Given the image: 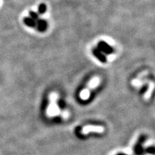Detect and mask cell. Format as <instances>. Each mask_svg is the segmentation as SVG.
Masks as SVG:
<instances>
[{
  "label": "cell",
  "instance_id": "obj_3",
  "mask_svg": "<svg viewBox=\"0 0 155 155\" xmlns=\"http://www.w3.org/2000/svg\"><path fill=\"white\" fill-rule=\"evenodd\" d=\"M99 47H100V50L104 51V52H107V53H111L112 51L111 48V47L108 45H107V44H106L105 42H100Z\"/></svg>",
  "mask_w": 155,
  "mask_h": 155
},
{
  "label": "cell",
  "instance_id": "obj_6",
  "mask_svg": "<svg viewBox=\"0 0 155 155\" xmlns=\"http://www.w3.org/2000/svg\"><path fill=\"white\" fill-rule=\"evenodd\" d=\"M61 114H62V117L64 119H68L69 117V112L67 111H65Z\"/></svg>",
  "mask_w": 155,
  "mask_h": 155
},
{
  "label": "cell",
  "instance_id": "obj_2",
  "mask_svg": "<svg viewBox=\"0 0 155 155\" xmlns=\"http://www.w3.org/2000/svg\"><path fill=\"white\" fill-rule=\"evenodd\" d=\"M91 132L102 133L104 132V128L100 127V126H86L82 129L81 134H86Z\"/></svg>",
  "mask_w": 155,
  "mask_h": 155
},
{
  "label": "cell",
  "instance_id": "obj_4",
  "mask_svg": "<svg viewBox=\"0 0 155 155\" xmlns=\"http://www.w3.org/2000/svg\"><path fill=\"white\" fill-rule=\"evenodd\" d=\"M94 53H95V55H96L97 57H98V58H99L100 60L101 61H105V58H104V56H103L101 55V54L100 53V52L99 51H95L94 52Z\"/></svg>",
  "mask_w": 155,
  "mask_h": 155
},
{
  "label": "cell",
  "instance_id": "obj_5",
  "mask_svg": "<svg viewBox=\"0 0 155 155\" xmlns=\"http://www.w3.org/2000/svg\"><path fill=\"white\" fill-rule=\"evenodd\" d=\"M25 23H26L28 25H29V26H33L34 25L33 21H32V20H31V19L30 18L25 19Z\"/></svg>",
  "mask_w": 155,
  "mask_h": 155
},
{
  "label": "cell",
  "instance_id": "obj_1",
  "mask_svg": "<svg viewBox=\"0 0 155 155\" xmlns=\"http://www.w3.org/2000/svg\"><path fill=\"white\" fill-rule=\"evenodd\" d=\"M56 99L57 96L55 93L51 94L50 100V105L48 106L47 109V115L49 117H54L56 116H58L60 114V109L59 108L58 106L56 104Z\"/></svg>",
  "mask_w": 155,
  "mask_h": 155
},
{
  "label": "cell",
  "instance_id": "obj_7",
  "mask_svg": "<svg viewBox=\"0 0 155 155\" xmlns=\"http://www.w3.org/2000/svg\"><path fill=\"white\" fill-rule=\"evenodd\" d=\"M45 5H43V4H42V5H41V6H40V12H44V11H45Z\"/></svg>",
  "mask_w": 155,
  "mask_h": 155
}]
</instances>
